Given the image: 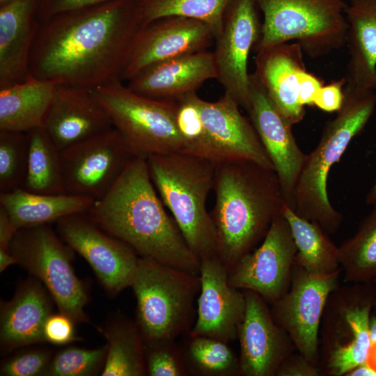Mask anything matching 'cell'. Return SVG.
I'll return each mask as SVG.
<instances>
[{
  "instance_id": "6da1fadb",
  "label": "cell",
  "mask_w": 376,
  "mask_h": 376,
  "mask_svg": "<svg viewBox=\"0 0 376 376\" xmlns=\"http://www.w3.org/2000/svg\"><path fill=\"white\" fill-rule=\"evenodd\" d=\"M141 26L135 0L56 15L40 22L29 57L30 75L89 89L120 80Z\"/></svg>"
},
{
  "instance_id": "7a4b0ae2",
  "label": "cell",
  "mask_w": 376,
  "mask_h": 376,
  "mask_svg": "<svg viewBox=\"0 0 376 376\" xmlns=\"http://www.w3.org/2000/svg\"><path fill=\"white\" fill-rule=\"evenodd\" d=\"M87 214L140 256L199 274L201 262L167 214L150 178L146 159L134 157Z\"/></svg>"
},
{
  "instance_id": "3957f363",
  "label": "cell",
  "mask_w": 376,
  "mask_h": 376,
  "mask_svg": "<svg viewBox=\"0 0 376 376\" xmlns=\"http://www.w3.org/2000/svg\"><path fill=\"white\" fill-rule=\"evenodd\" d=\"M214 165L210 214L218 256L229 272L261 243L285 203L274 170L246 159Z\"/></svg>"
},
{
  "instance_id": "277c9868",
  "label": "cell",
  "mask_w": 376,
  "mask_h": 376,
  "mask_svg": "<svg viewBox=\"0 0 376 376\" xmlns=\"http://www.w3.org/2000/svg\"><path fill=\"white\" fill-rule=\"evenodd\" d=\"M343 93L341 108L325 125L316 148L306 155L291 208L299 216L318 223L329 235L338 231L343 219L329 201V171L352 139L366 126L376 107L373 90L346 83Z\"/></svg>"
},
{
  "instance_id": "5b68a950",
  "label": "cell",
  "mask_w": 376,
  "mask_h": 376,
  "mask_svg": "<svg viewBox=\"0 0 376 376\" xmlns=\"http://www.w3.org/2000/svg\"><path fill=\"white\" fill-rule=\"evenodd\" d=\"M152 182L191 251L199 260L218 256L217 235L206 201L215 165L182 152L147 159Z\"/></svg>"
},
{
  "instance_id": "8992f818",
  "label": "cell",
  "mask_w": 376,
  "mask_h": 376,
  "mask_svg": "<svg viewBox=\"0 0 376 376\" xmlns=\"http://www.w3.org/2000/svg\"><path fill=\"white\" fill-rule=\"evenodd\" d=\"M131 287L136 300V325L146 343L174 340L193 327L199 274L139 256Z\"/></svg>"
},
{
  "instance_id": "52a82bcc",
  "label": "cell",
  "mask_w": 376,
  "mask_h": 376,
  "mask_svg": "<svg viewBox=\"0 0 376 376\" xmlns=\"http://www.w3.org/2000/svg\"><path fill=\"white\" fill-rule=\"evenodd\" d=\"M263 15L256 52L298 42L311 58L346 45L348 23L343 0H256Z\"/></svg>"
},
{
  "instance_id": "ba28073f",
  "label": "cell",
  "mask_w": 376,
  "mask_h": 376,
  "mask_svg": "<svg viewBox=\"0 0 376 376\" xmlns=\"http://www.w3.org/2000/svg\"><path fill=\"white\" fill-rule=\"evenodd\" d=\"M375 303L373 282L346 283L331 292L319 331L320 375H345L367 361Z\"/></svg>"
},
{
  "instance_id": "9c48e42d",
  "label": "cell",
  "mask_w": 376,
  "mask_h": 376,
  "mask_svg": "<svg viewBox=\"0 0 376 376\" xmlns=\"http://www.w3.org/2000/svg\"><path fill=\"white\" fill-rule=\"evenodd\" d=\"M92 91L136 157L147 159L152 155L182 151L177 102L140 95L120 80Z\"/></svg>"
},
{
  "instance_id": "30bf717a",
  "label": "cell",
  "mask_w": 376,
  "mask_h": 376,
  "mask_svg": "<svg viewBox=\"0 0 376 376\" xmlns=\"http://www.w3.org/2000/svg\"><path fill=\"white\" fill-rule=\"evenodd\" d=\"M10 250L17 263L44 284L60 313L75 322L87 321L88 295L71 264L73 250L49 224L17 230Z\"/></svg>"
},
{
  "instance_id": "8fae6325",
  "label": "cell",
  "mask_w": 376,
  "mask_h": 376,
  "mask_svg": "<svg viewBox=\"0 0 376 376\" xmlns=\"http://www.w3.org/2000/svg\"><path fill=\"white\" fill-rule=\"evenodd\" d=\"M202 125L197 141L185 153L214 164L250 160L274 170L250 119L243 116L237 102L224 94L214 102L191 95Z\"/></svg>"
},
{
  "instance_id": "7c38bea8",
  "label": "cell",
  "mask_w": 376,
  "mask_h": 376,
  "mask_svg": "<svg viewBox=\"0 0 376 376\" xmlns=\"http://www.w3.org/2000/svg\"><path fill=\"white\" fill-rule=\"evenodd\" d=\"M342 269L326 275L309 273L295 260L288 290L270 307L297 351L318 366L319 331L327 299L340 286Z\"/></svg>"
},
{
  "instance_id": "4fadbf2b",
  "label": "cell",
  "mask_w": 376,
  "mask_h": 376,
  "mask_svg": "<svg viewBox=\"0 0 376 376\" xmlns=\"http://www.w3.org/2000/svg\"><path fill=\"white\" fill-rule=\"evenodd\" d=\"M134 157L114 127L61 150L66 193L102 198Z\"/></svg>"
},
{
  "instance_id": "5bb4252c",
  "label": "cell",
  "mask_w": 376,
  "mask_h": 376,
  "mask_svg": "<svg viewBox=\"0 0 376 376\" xmlns=\"http://www.w3.org/2000/svg\"><path fill=\"white\" fill-rule=\"evenodd\" d=\"M256 0H232L224 16L223 26L215 37L213 52L217 79L225 93L246 111L250 104L248 60L261 30Z\"/></svg>"
},
{
  "instance_id": "9a60e30c",
  "label": "cell",
  "mask_w": 376,
  "mask_h": 376,
  "mask_svg": "<svg viewBox=\"0 0 376 376\" xmlns=\"http://www.w3.org/2000/svg\"><path fill=\"white\" fill-rule=\"evenodd\" d=\"M56 230L88 262L110 293L117 294L131 286L139 256L131 246L101 228L87 213L59 219Z\"/></svg>"
},
{
  "instance_id": "2e32d148",
  "label": "cell",
  "mask_w": 376,
  "mask_h": 376,
  "mask_svg": "<svg viewBox=\"0 0 376 376\" xmlns=\"http://www.w3.org/2000/svg\"><path fill=\"white\" fill-rule=\"evenodd\" d=\"M296 253L290 226L281 214L274 219L260 246L228 272L229 283L256 292L272 305L290 288Z\"/></svg>"
},
{
  "instance_id": "e0dca14e",
  "label": "cell",
  "mask_w": 376,
  "mask_h": 376,
  "mask_svg": "<svg viewBox=\"0 0 376 376\" xmlns=\"http://www.w3.org/2000/svg\"><path fill=\"white\" fill-rule=\"evenodd\" d=\"M214 40L212 28L198 19L169 16L150 21L136 32L120 80L127 81L157 63L207 50Z\"/></svg>"
},
{
  "instance_id": "ac0fdd59",
  "label": "cell",
  "mask_w": 376,
  "mask_h": 376,
  "mask_svg": "<svg viewBox=\"0 0 376 376\" xmlns=\"http://www.w3.org/2000/svg\"><path fill=\"white\" fill-rule=\"evenodd\" d=\"M279 180L285 204L292 208L295 187L306 157L292 132V125L274 107L256 77L250 74L246 111Z\"/></svg>"
},
{
  "instance_id": "d6986e66",
  "label": "cell",
  "mask_w": 376,
  "mask_h": 376,
  "mask_svg": "<svg viewBox=\"0 0 376 376\" xmlns=\"http://www.w3.org/2000/svg\"><path fill=\"white\" fill-rule=\"evenodd\" d=\"M243 291L246 310L237 332L240 375L275 376L283 360L297 350L274 321L269 304L254 291Z\"/></svg>"
},
{
  "instance_id": "ffe728a7",
  "label": "cell",
  "mask_w": 376,
  "mask_h": 376,
  "mask_svg": "<svg viewBox=\"0 0 376 376\" xmlns=\"http://www.w3.org/2000/svg\"><path fill=\"white\" fill-rule=\"evenodd\" d=\"M200 262L197 317L189 334L235 340L245 314L244 291L229 283L228 271L218 256Z\"/></svg>"
},
{
  "instance_id": "44dd1931",
  "label": "cell",
  "mask_w": 376,
  "mask_h": 376,
  "mask_svg": "<svg viewBox=\"0 0 376 376\" xmlns=\"http://www.w3.org/2000/svg\"><path fill=\"white\" fill-rule=\"evenodd\" d=\"M42 127L63 150L113 127L92 89L56 85Z\"/></svg>"
},
{
  "instance_id": "7402d4cb",
  "label": "cell",
  "mask_w": 376,
  "mask_h": 376,
  "mask_svg": "<svg viewBox=\"0 0 376 376\" xmlns=\"http://www.w3.org/2000/svg\"><path fill=\"white\" fill-rule=\"evenodd\" d=\"M217 78L213 52L207 49L176 57L145 69L127 81L132 91L153 99L178 102Z\"/></svg>"
},
{
  "instance_id": "603a6c76",
  "label": "cell",
  "mask_w": 376,
  "mask_h": 376,
  "mask_svg": "<svg viewBox=\"0 0 376 376\" xmlns=\"http://www.w3.org/2000/svg\"><path fill=\"white\" fill-rule=\"evenodd\" d=\"M40 0H8L0 4V88L26 81L29 57L40 21Z\"/></svg>"
},
{
  "instance_id": "cb8c5ba5",
  "label": "cell",
  "mask_w": 376,
  "mask_h": 376,
  "mask_svg": "<svg viewBox=\"0 0 376 376\" xmlns=\"http://www.w3.org/2000/svg\"><path fill=\"white\" fill-rule=\"evenodd\" d=\"M304 51L297 42H285L256 52L253 75L280 113L292 125L304 117L298 100L297 76L306 70Z\"/></svg>"
},
{
  "instance_id": "d4e9b609",
  "label": "cell",
  "mask_w": 376,
  "mask_h": 376,
  "mask_svg": "<svg viewBox=\"0 0 376 376\" xmlns=\"http://www.w3.org/2000/svg\"><path fill=\"white\" fill-rule=\"evenodd\" d=\"M52 314L49 297L39 281L29 280L1 304L0 338L7 349L45 341L44 327Z\"/></svg>"
},
{
  "instance_id": "484cf974",
  "label": "cell",
  "mask_w": 376,
  "mask_h": 376,
  "mask_svg": "<svg viewBox=\"0 0 376 376\" xmlns=\"http://www.w3.org/2000/svg\"><path fill=\"white\" fill-rule=\"evenodd\" d=\"M345 15L349 55L346 82L376 91V0H350Z\"/></svg>"
},
{
  "instance_id": "4316f807",
  "label": "cell",
  "mask_w": 376,
  "mask_h": 376,
  "mask_svg": "<svg viewBox=\"0 0 376 376\" xmlns=\"http://www.w3.org/2000/svg\"><path fill=\"white\" fill-rule=\"evenodd\" d=\"M95 201L84 196L36 194L23 188L0 193V206L17 230L56 222L74 214L87 213Z\"/></svg>"
},
{
  "instance_id": "83f0119b",
  "label": "cell",
  "mask_w": 376,
  "mask_h": 376,
  "mask_svg": "<svg viewBox=\"0 0 376 376\" xmlns=\"http://www.w3.org/2000/svg\"><path fill=\"white\" fill-rule=\"evenodd\" d=\"M55 86L31 77L0 88V131L28 132L42 127Z\"/></svg>"
},
{
  "instance_id": "f1b7e54d",
  "label": "cell",
  "mask_w": 376,
  "mask_h": 376,
  "mask_svg": "<svg viewBox=\"0 0 376 376\" xmlns=\"http://www.w3.org/2000/svg\"><path fill=\"white\" fill-rule=\"evenodd\" d=\"M283 216L287 220L297 247L295 260L311 274L326 275L340 269L338 246L317 222L297 214L286 204Z\"/></svg>"
},
{
  "instance_id": "f546056e",
  "label": "cell",
  "mask_w": 376,
  "mask_h": 376,
  "mask_svg": "<svg viewBox=\"0 0 376 376\" xmlns=\"http://www.w3.org/2000/svg\"><path fill=\"white\" fill-rule=\"evenodd\" d=\"M29 157L25 190L36 194L66 193L64 185L61 150L42 127L28 132Z\"/></svg>"
},
{
  "instance_id": "4dcf8cb0",
  "label": "cell",
  "mask_w": 376,
  "mask_h": 376,
  "mask_svg": "<svg viewBox=\"0 0 376 376\" xmlns=\"http://www.w3.org/2000/svg\"><path fill=\"white\" fill-rule=\"evenodd\" d=\"M101 333L107 340V352L103 376H143L147 375L144 344L136 324L119 320Z\"/></svg>"
},
{
  "instance_id": "1f68e13d",
  "label": "cell",
  "mask_w": 376,
  "mask_h": 376,
  "mask_svg": "<svg viewBox=\"0 0 376 376\" xmlns=\"http://www.w3.org/2000/svg\"><path fill=\"white\" fill-rule=\"evenodd\" d=\"M357 232L338 246V261L345 283L376 279V203Z\"/></svg>"
},
{
  "instance_id": "d6a6232c",
  "label": "cell",
  "mask_w": 376,
  "mask_h": 376,
  "mask_svg": "<svg viewBox=\"0 0 376 376\" xmlns=\"http://www.w3.org/2000/svg\"><path fill=\"white\" fill-rule=\"evenodd\" d=\"M189 334L182 354L187 373L201 376L240 375V359L221 340Z\"/></svg>"
},
{
  "instance_id": "836d02e7",
  "label": "cell",
  "mask_w": 376,
  "mask_h": 376,
  "mask_svg": "<svg viewBox=\"0 0 376 376\" xmlns=\"http://www.w3.org/2000/svg\"><path fill=\"white\" fill-rule=\"evenodd\" d=\"M232 0H135L142 25L154 19L178 16L202 21L210 25L214 38L223 26L226 10Z\"/></svg>"
},
{
  "instance_id": "e575fe53",
  "label": "cell",
  "mask_w": 376,
  "mask_h": 376,
  "mask_svg": "<svg viewBox=\"0 0 376 376\" xmlns=\"http://www.w3.org/2000/svg\"><path fill=\"white\" fill-rule=\"evenodd\" d=\"M28 157V132L0 131V193L22 188Z\"/></svg>"
},
{
  "instance_id": "d590c367",
  "label": "cell",
  "mask_w": 376,
  "mask_h": 376,
  "mask_svg": "<svg viewBox=\"0 0 376 376\" xmlns=\"http://www.w3.org/2000/svg\"><path fill=\"white\" fill-rule=\"evenodd\" d=\"M107 346L95 349L68 347L50 361L45 375L88 376L93 375L105 361Z\"/></svg>"
},
{
  "instance_id": "8d00e7d4",
  "label": "cell",
  "mask_w": 376,
  "mask_h": 376,
  "mask_svg": "<svg viewBox=\"0 0 376 376\" xmlns=\"http://www.w3.org/2000/svg\"><path fill=\"white\" fill-rule=\"evenodd\" d=\"M146 373L150 376H183L187 370L174 340L144 343Z\"/></svg>"
},
{
  "instance_id": "74e56055",
  "label": "cell",
  "mask_w": 376,
  "mask_h": 376,
  "mask_svg": "<svg viewBox=\"0 0 376 376\" xmlns=\"http://www.w3.org/2000/svg\"><path fill=\"white\" fill-rule=\"evenodd\" d=\"M50 363V354L45 350H31L22 353L5 362L1 375L36 376L44 375Z\"/></svg>"
},
{
  "instance_id": "f35d334b",
  "label": "cell",
  "mask_w": 376,
  "mask_h": 376,
  "mask_svg": "<svg viewBox=\"0 0 376 376\" xmlns=\"http://www.w3.org/2000/svg\"><path fill=\"white\" fill-rule=\"evenodd\" d=\"M75 321L68 315L60 313L51 314L44 327L45 341L57 345H63L76 340Z\"/></svg>"
},
{
  "instance_id": "ab89813d",
  "label": "cell",
  "mask_w": 376,
  "mask_h": 376,
  "mask_svg": "<svg viewBox=\"0 0 376 376\" xmlns=\"http://www.w3.org/2000/svg\"><path fill=\"white\" fill-rule=\"evenodd\" d=\"M113 0H40L38 17L40 22L56 15L99 6Z\"/></svg>"
},
{
  "instance_id": "60d3db41",
  "label": "cell",
  "mask_w": 376,
  "mask_h": 376,
  "mask_svg": "<svg viewBox=\"0 0 376 376\" xmlns=\"http://www.w3.org/2000/svg\"><path fill=\"white\" fill-rule=\"evenodd\" d=\"M320 370L298 351L286 357L279 365L275 376H320Z\"/></svg>"
},
{
  "instance_id": "b9f144b4",
  "label": "cell",
  "mask_w": 376,
  "mask_h": 376,
  "mask_svg": "<svg viewBox=\"0 0 376 376\" xmlns=\"http://www.w3.org/2000/svg\"><path fill=\"white\" fill-rule=\"evenodd\" d=\"M345 84L346 79L343 77L322 86L315 98L313 104L327 112L338 111L343 102V88Z\"/></svg>"
},
{
  "instance_id": "7bdbcfd3",
  "label": "cell",
  "mask_w": 376,
  "mask_h": 376,
  "mask_svg": "<svg viewBox=\"0 0 376 376\" xmlns=\"http://www.w3.org/2000/svg\"><path fill=\"white\" fill-rule=\"evenodd\" d=\"M298 100L302 105H313L315 98L323 86L322 81L306 70L300 72L297 76Z\"/></svg>"
},
{
  "instance_id": "ee69618b",
  "label": "cell",
  "mask_w": 376,
  "mask_h": 376,
  "mask_svg": "<svg viewBox=\"0 0 376 376\" xmlns=\"http://www.w3.org/2000/svg\"><path fill=\"white\" fill-rule=\"evenodd\" d=\"M17 231L6 210L0 206V250L11 251V244Z\"/></svg>"
},
{
  "instance_id": "f6af8a7d",
  "label": "cell",
  "mask_w": 376,
  "mask_h": 376,
  "mask_svg": "<svg viewBox=\"0 0 376 376\" xmlns=\"http://www.w3.org/2000/svg\"><path fill=\"white\" fill-rule=\"evenodd\" d=\"M345 376H376V370L366 361L350 370Z\"/></svg>"
},
{
  "instance_id": "bcb514c9",
  "label": "cell",
  "mask_w": 376,
  "mask_h": 376,
  "mask_svg": "<svg viewBox=\"0 0 376 376\" xmlns=\"http://www.w3.org/2000/svg\"><path fill=\"white\" fill-rule=\"evenodd\" d=\"M17 263V259L11 251L0 250V272H3L8 267Z\"/></svg>"
},
{
  "instance_id": "7dc6e473",
  "label": "cell",
  "mask_w": 376,
  "mask_h": 376,
  "mask_svg": "<svg viewBox=\"0 0 376 376\" xmlns=\"http://www.w3.org/2000/svg\"><path fill=\"white\" fill-rule=\"evenodd\" d=\"M369 337L371 345L376 343V312L372 313L370 318Z\"/></svg>"
},
{
  "instance_id": "c3c4849f",
  "label": "cell",
  "mask_w": 376,
  "mask_h": 376,
  "mask_svg": "<svg viewBox=\"0 0 376 376\" xmlns=\"http://www.w3.org/2000/svg\"><path fill=\"white\" fill-rule=\"evenodd\" d=\"M367 362L375 370H376V343L370 345Z\"/></svg>"
},
{
  "instance_id": "681fc988",
  "label": "cell",
  "mask_w": 376,
  "mask_h": 376,
  "mask_svg": "<svg viewBox=\"0 0 376 376\" xmlns=\"http://www.w3.org/2000/svg\"><path fill=\"white\" fill-rule=\"evenodd\" d=\"M366 200L368 205H373L376 203V178L370 191L367 194Z\"/></svg>"
},
{
  "instance_id": "f907efd6",
  "label": "cell",
  "mask_w": 376,
  "mask_h": 376,
  "mask_svg": "<svg viewBox=\"0 0 376 376\" xmlns=\"http://www.w3.org/2000/svg\"><path fill=\"white\" fill-rule=\"evenodd\" d=\"M373 283L374 285L375 294V303L373 311L376 312V279L373 281Z\"/></svg>"
},
{
  "instance_id": "816d5d0a",
  "label": "cell",
  "mask_w": 376,
  "mask_h": 376,
  "mask_svg": "<svg viewBox=\"0 0 376 376\" xmlns=\"http://www.w3.org/2000/svg\"><path fill=\"white\" fill-rule=\"evenodd\" d=\"M6 1H8V0H0V4L4 3Z\"/></svg>"
}]
</instances>
